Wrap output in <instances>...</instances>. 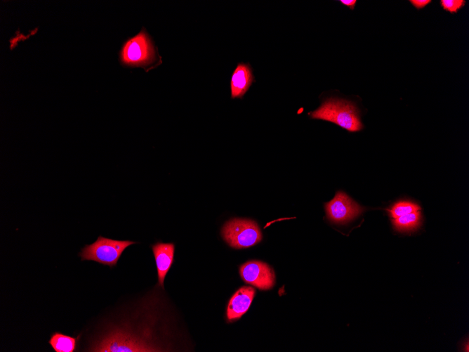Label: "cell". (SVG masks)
I'll return each mask as SVG.
<instances>
[{
  "instance_id": "cell-1",
  "label": "cell",
  "mask_w": 469,
  "mask_h": 352,
  "mask_svg": "<svg viewBox=\"0 0 469 352\" xmlns=\"http://www.w3.org/2000/svg\"><path fill=\"white\" fill-rule=\"evenodd\" d=\"M119 59L124 65L140 67L146 71L162 63L157 46L144 27L139 33L124 43Z\"/></svg>"
},
{
  "instance_id": "cell-2",
  "label": "cell",
  "mask_w": 469,
  "mask_h": 352,
  "mask_svg": "<svg viewBox=\"0 0 469 352\" xmlns=\"http://www.w3.org/2000/svg\"><path fill=\"white\" fill-rule=\"evenodd\" d=\"M310 116L333 122L350 132L359 131L363 128L357 107L343 99L329 98Z\"/></svg>"
},
{
  "instance_id": "cell-3",
  "label": "cell",
  "mask_w": 469,
  "mask_h": 352,
  "mask_svg": "<svg viewBox=\"0 0 469 352\" xmlns=\"http://www.w3.org/2000/svg\"><path fill=\"white\" fill-rule=\"evenodd\" d=\"M133 244L136 242L130 240H117L98 236L95 242L86 245L79 255L81 261H94L114 267L124 251Z\"/></svg>"
},
{
  "instance_id": "cell-4",
  "label": "cell",
  "mask_w": 469,
  "mask_h": 352,
  "mask_svg": "<svg viewBox=\"0 0 469 352\" xmlns=\"http://www.w3.org/2000/svg\"><path fill=\"white\" fill-rule=\"evenodd\" d=\"M221 234L232 248L251 247L262 240V233L257 223L251 219H232L223 226Z\"/></svg>"
},
{
  "instance_id": "cell-5",
  "label": "cell",
  "mask_w": 469,
  "mask_h": 352,
  "mask_svg": "<svg viewBox=\"0 0 469 352\" xmlns=\"http://www.w3.org/2000/svg\"><path fill=\"white\" fill-rule=\"evenodd\" d=\"M324 207L327 219L335 224H346L357 218L365 209L342 191L337 192Z\"/></svg>"
},
{
  "instance_id": "cell-6",
  "label": "cell",
  "mask_w": 469,
  "mask_h": 352,
  "mask_svg": "<svg viewBox=\"0 0 469 352\" xmlns=\"http://www.w3.org/2000/svg\"><path fill=\"white\" fill-rule=\"evenodd\" d=\"M243 280L260 290L270 289L275 285V275L273 269L260 261H249L239 267Z\"/></svg>"
},
{
  "instance_id": "cell-7",
  "label": "cell",
  "mask_w": 469,
  "mask_h": 352,
  "mask_svg": "<svg viewBox=\"0 0 469 352\" xmlns=\"http://www.w3.org/2000/svg\"><path fill=\"white\" fill-rule=\"evenodd\" d=\"M255 289L244 286L231 297L227 308V318L230 322L239 319L249 308L255 295Z\"/></svg>"
},
{
  "instance_id": "cell-8",
  "label": "cell",
  "mask_w": 469,
  "mask_h": 352,
  "mask_svg": "<svg viewBox=\"0 0 469 352\" xmlns=\"http://www.w3.org/2000/svg\"><path fill=\"white\" fill-rule=\"evenodd\" d=\"M158 274V285L164 287L165 277L169 270L174 257L175 246L173 243L157 242L152 245Z\"/></svg>"
},
{
  "instance_id": "cell-9",
  "label": "cell",
  "mask_w": 469,
  "mask_h": 352,
  "mask_svg": "<svg viewBox=\"0 0 469 352\" xmlns=\"http://www.w3.org/2000/svg\"><path fill=\"white\" fill-rule=\"evenodd\" d=\"M254 81L249 64L239 63L234 69L230 82L231 98H242Z\"/></svg>"
},
{
  "instance_id": "cell-10",
  "label": "cell",
  "mask_w": 469,
  "mask_h": 352,
  "mask_svg": "<svg viewBox=\"0 0 469 352\" xmlns=\"http://www.w3.org/2000/svg\"><path fill=\"white\" fill-rule=\"evenodd\" d=\"M392 223L394 228L398 232L410 233L415 231L421 223V211H417L392 219Z\"/></svg>"
},
{
  "instance_id": "cell-11",
  "label": "cell",
  "mask_w": 469,
  "mask_h": 352,
  "mask_svg": "<svg viewBox=\"0 0 469 352\" xmlns=\"http://www.w3.org/2000/svg\"><path fill=\"white\" fill-rule=\"evenodd\" d=\"M79 337H73L60 332L51 334L48 343L55 352H74L77 349Z\"/></svg>"
},
{
  "instance_id": "cell-12",
  "label": "cell",
  "mask_w": 469,
  "mask_h": 352,
  "mask_svg": "<svg viewBox=\"0 0 469 352\" xmlns=\"http://www.w3.org/2000/svg\"><path fill=\"white\" fill-rule=\"evenodd\" d=\"M420 210L421 207L417 204L411 201L400 200L395 203L388 211L392 219H395Z\"/></svg>"
},
{
  "instance_id": "cell-13",
  "label": "cell",
  "mask_w": 469,
  "mask_h": 352,
  "mask_svg": "<svg viewBox=\"0 0 469 352\" xmlns=\"http://www.w3.org/2000/svg\"><path fill=\"white\" fill-rule=\"evenodd\" d=\"M465 4L463 0H441L440 4L444 10L451 13H456Z\"/></svg>"
},
{
  "instance_id": "cell-14",
  "label": "cell",
  "mask_w": 469,
  "mask_h": 352,
  "mask_svg": "<svg viewBox=\"0 0 469 352\" xmlns=\"http://www.w3.org/2000/svg\"><path fill=\"white\" fill-rule=\"evenodd\" d=\"M409 2L416 8L421 9L424 8L431 2L430 0H410Z\"/></svg>"
},
{
  "instance_id": "cell-15",
  "label": "cell",
  "mask_w": 469,
  "mask_h": 352,
  "mask_svg": "<svg viewBox=\"0 0 469 352\" xmlns=\"http://www.w3.org/2000/svg\"><path fill=\"white\" fill-rule=\"evenodd\" d=\"M340 2L353 10L357 1L355 0H341Z\"/></svg>"
}]
</instances>
